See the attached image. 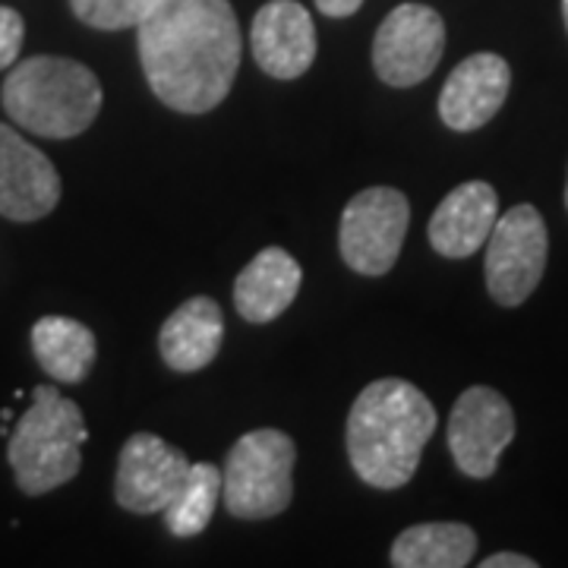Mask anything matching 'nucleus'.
<instances>
[{
    "mask_svg": "<svg viewBox=\"0 0 568 568\" xmlns=\"http://www.w3.org/2000/svg\"><path fill=\"white\" fill-rule=\"evenodd\" d=\"M361 3H364V0H316L320 13L332 17V20H342V17L357 13V10H361Z\"/></svg>",
    "mask_w": 568,
    "mask_h": 568,
    "instance_id": "23",
    "label": "nucleus"
},
{
    "mask_svg": "<svg viewBox=\"0 0 568 568\" xmlns=\"http://www.w3.org/2000/svg\"><path fill=\"white\" fill-rule=\"evenodd\" d=\"M61 203V174L54 162L7 123H0V215L10 222H39Z\"/></svg>",
    "mask_w": 568,
    "mask_h": 568,
    "instance_id": "11",
    "label": "nucleus"
},
{
    "mask_svg": "<svg viewBox=\"0 0 568 568\" xmlns=\"http://www.w3.org/2000/svg\"><path fill=\"white\" fill-rule=\"evenodd\" d=\"M190 474L181 448L164 443L155 433H133L121 448L114 496L118 506L133 515H155L171 506Z\"/></svg>",
    "mask_w": 568,
    "mask_h": 568,
    "instance_id": "10",
    "label": "nucleus"
},
{
    "mask_svg": "<svg viewBox=\"0 0 568 568\" xmlns=\"http://www.w3.org/2000/svg\"><path fill=\"white\" fill-rule=\"evenodd\" d=\"M136 48L159 102L181 114H205L234 85L241 26L227 0H162L136 26Z\"/></svg>",
    "mask_w": 568,
    "mask_h": 568,
    "instance_id": "1",
    "label": "nucleus"
},
{
    "mask_svg": "<svg viewBox=\"0 0 568 568\" xmlns=\"http://www.w3.org/2000/svg\"><path fill=\"white\" fill-rule=\"evenodd\" d=\"M297 446L282 429H250L241 436L222 470V503L241 521H265L282 515L294 499Z\"/></svg>",
    "mask_w": 568,
    "mask_h": 568,
    "instance_id": "5",
    "label": "nucleus"
},
{
    "mask_svg": "<svg viewBox=\"0 0 568 568\" xmlns=\"http://www.w3.org/2000/svg\"><path fill=\"white\" fill-rule=\"evenodd\" d=\"M477 552V534L458 521H426L398 534L392 544L395 568H465Z\"/></svg>",
    "mask_w": 568,
    "mask_h": 568,
    "instance_id": "17",
    "label": "nucleus"
},
{
    "mask_svg": "<svg viewBox=\"0 0 568 568\" xmlns=\"http://www.w3.org/2000/svg\"><path fill=\"white\" fill-rule=\"evenodd\" d=\"M508 85L511 70L506 58L493 51L470 54L448 73L439 92V118L448 130L474 133L499 114V108L506 104Z\"/></svg>",
    "mask_w": 568,
    "mask_h": 568,
    "instance_id": "12",
    "label": "nucleus"
},
{
    "mask_svg": "<svg viewBox=\"0 0 568 568\" xmlns=\"http://www.w3.org/2000/svg\"><path fill=\"white\" fill-rule=\"evenodd\" d=\"M102 82L80 61L39 54L17 63L0 89L7 118L44 140H73L102 111Z\"/></svg>",
    "mask_w": 568,
    "mask_h": 568,
    "instance_id": "3",
    "label": "nucleus"
},
{
    "mask_svg": "<svg viewBox=\"0 0 568 568\" xmlns=\"http://www.w3.org/2000/svg\"><path fill=\"white\" fill-rule=\"evenodd\" d=\"M499 219V196L487 181H467L455 186L429 219V244L448 260H467L487 246L489 231Z\"/></svg>",
    "mask_w": 568,
    "mask_h": 568,
    "instance_id": "14",
    "label": "nucleus"
},
{
    "mask_svg": "<svg viewBox=\"0 0 568 568\" xmlns=\"http://www.w3.org/2000/svg\"><path fill=\"white\" fill-rule=\"evenodd\" d=\"M446 51V22L426 3H402L388 13L373 39L376 77L407 89L417 85L443 61Z\"/></svg>",
    "mask_w": 568,
    "mask_h": 568,
    "instance_id": "8",
    "label": "nucleus"
},
{
    "mask_svg": "<svg viewBox=\"0 0 568 568\" xmlns=\"http://www.w3.org/2000/svg\"><path fill=\"white\" fill-rule=\"evenodd\" d=\"M253 58L275 80H297L316 61V26L297 0H268L250 29Z\"/></svg>",
    "mask_w": 568,
    "mask_h": 568,
    "instance_id": "13",
    "label": "nucleus"
},
{
    "mask_svg": "<svg viewBox=\"0 0 568 568\" xmlns=\"http://www.w3.org/2000/svg\"><path fill=\"white\" fill-rule=\"evenodd\" d=\"M222 338V306L212 297H190L164 320L159 332V351L174 373H196L219 357Z\"/></svg>",
    "mask_w": 568,
    "mask_h": 568,
    "instance_id": "16",
    "label": "nucleus"
},
{
    "mask_svg": "<svg viewBox=\"0 0 568 568\" xmlns=\"http://www.w3.org/2000/svg\"><path fill=\"white\" fill-rule=\"evenodd\" d=\"M32 351L39 366L51 376L77 386L95 366V335L70 316H41L32 325Z\"/></svg>",
    "mask_w": 568,
    "mask_h": 568,
    "instance_id": "18",
    "label": "nucleus"
},
{
    "mask_svg": "<svg viewBox=\"0 0 568 568\" xmlns=\"http://www.w3.org/2000/svg\"><path fill=\"white\" fill-rule=\"evenodd\" d=\"M515 439V410L489 386H470L448 414V452L470 480L496 474L499 458Z\"/></svg>",
    "mask_w": 568,
    "mask_h": 568,
    "instance_id": "9",
    "label": "nucleus"
},
{
    "mask_svg": "<svg viewBox=\"0 0 568 568\" xmlns=\"http://www.w3.org/2000/svg\"><path fill=\"white\" fill-rule=\"evenodd\" d=\"M566 205H568V183H566Z\"/></svg>",
    "mask_w": 568,
    "mask_h": 568,
    "instance_id": "25",
    "label": "nucleus"
},
{
    "mask_svg": "<svg viewBox=\"0 0 568 568\" xmlns=\"http://www.w3.org/2000/svg\"><path fill=\"white\" fill-rule=\"evenodd\" d=\"M159 3L162 0H70L77 20L104 32L136 29Z\"/></svg>",
    "mask_w": 568,
    "mask_h": 568,
    "instance_id": "20",
    "label": "nucleus"
},
{
    "mask_svg": "<svg viewBox=\"0 0 568 568\" xmlns=\"http://www.w3.org/2000/svg\"><path fill=\"white\" fill-rule=\"evenodd\" d=\"M436 407L407 379H376L354 398L347 414V458L366 487L398 489L417 474Z\"/></svg>",
    "mask_w": 568,
    "mask_h": 568,
    "instance_id": "2",
    "label": "nucleus"
},
{
    "mask_svg": "<svg viewBox=\"0 0 568 568\" xmlns=\"http://www.w3.org/2000/svg\"><path fill=\"white\" fill-rule=\"evenodd\" d=\"M484 568H537V562L530 556H521V552H496L480 562Z\"/></svg>",
    "mask_w": 568,
    "mask_h": 568,
    "instance_id": "22",
    "label": "nucleus"
},
{
    "mask_svg": "<svg viewBox=\"0 0 568 568\" xmlns=\"http://www.w3.org/2000/svg\"><path fill=\"white\" fill-rule=\"evenodd\" d=\"M549 237L544 215L521 203L496 219L487 237V291L496 304L518 306L528 301L544 278Z\"/></svg>",
    "mask_w": 568,
    "mask_h": 568,
    "instance_id": "7",
    "label": "nucleus"
},
{
    "mask_svg": "<svg viewBox=\"0 0 568 568\" xmlns=\"http://www.w3.org/2000/svg\"><path fill=\"white\" fill-rule=\"evenodd\" d=\"M222 503V470L209 462L190 465L186 480L164 508V525L174 537H196L209 528L215 508Z\"/></svg>",
    "mask_w": 568,
    "mask_h": 568,
    "instance_id": "19",
    "label": "nucleus"
},
{
    "mask_svg": "<svg viewBox=\"0 0 568 568\" xmlns=\"http://www.w3.org/2000/svg\"><path fill=\"white\" fill-rule=\"evenodd\" d=\"M562 17H566V26H568V0H562Z\"/></svg>",
    "mask_w": 568,
    "mask_h": 568,
    "instance_id": "24",
    "label": "nucleus"
},
{
    "mask_svg": "<svg viewBox=\"0 0 568 568\" xmlns=\"http://www.w3.org/2000/svg\"><path fill=\"white\" fill-rule=\"evenodd\" d=\"M410 203L395 186L361 190L342 212L338 250L357 275L379 278L392 272L405 246Z\"/></svg>",
    "mask_w": 568,
    "mask_h": 568,
    "instance_id": "6",
    "label": "nucleus"
},
{
    "mask_svg": "<svg viewBox=\"0 0 568 568\" xmlns=\"http://www.w3.org/2000/svg\"><path fill=\"white\" fill-rule=\"evenodd\" d=\"M89 429L77 402L63 398L54 386L32 392V405L10 436L7 462L17 487L26 496H44L70 484L82 467V443Z\"/></svg>",
    "mask_w": 568,
    "mask_h": 568,
    "instance_id": "4",
    "label": "nucleus"
},
{
    "mask_svg": "<svg viewBox=\"0 0 568 568\" xmlns=\"http://www.w3.org/2000/svg\"><path fill=\"white\" fill-rule=\"evenodd\" d=\"M301 282H304L301 263L282 246H265L237 275L234 306L246 323H272L294 304Z\"/></svg>",
    "mask_w": 568,
    "mask_h": 568,
    "instance_id": "15",
    "label": "nucleus"
},
{
    "mask_svg": "<svg viewBox=\"0 0 568 568\" xmlns=\"http://www.w3.org/2000/svg\"><path fill=\"white\" fill-rule=\"evenodd\" d=\"M22 39H26V22L17 10L0 7V70H10L20 58Z\"/></svg>",
    "mask_w": 568,
    "mask_h": 568,
    "instance_id": "21",
    "label": "nucleus"
}]
</instances>
